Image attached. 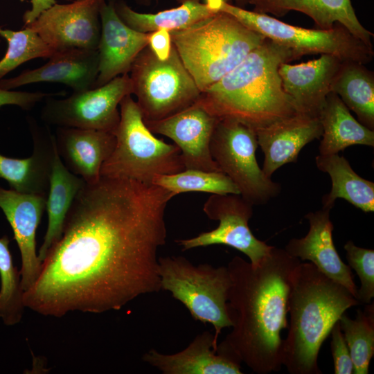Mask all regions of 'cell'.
<instances>
[{
  "label": "cell",
  "mask_w": 374,
  "mask_h": 374,
  "mask_svg": "<svg viewBox=\"0 0 374 374\" xmlns=\"http://www.w3.org/2000/svg\"><path fill=\"white\" fill-rule=\"evenodd\" d=\"M98 50L71 48L55 52L40 67L0 81V88L10 90L35 82H57L73 92L95 87L98 74Z\"/></svg>",
  "instance_id": "cell-20"
},
{
  "label": "cell",
  "mask_w": 374,
  "mask_h": 374,
  "mask_svg": "<svg viewBox=\"0 0 374 374\" xmlns=\"http://www.w3.org/2000/svg\"><path fill=\"white\" fill-rule=\"evenodd\" d=\"M10 240L0 238V318L7 326L19 323L26 308L21 274L14 265L9 249Z\"/></svg>",
  "instance_id": "cell-32"
},
{
  "label": "cell",
  "mask_w": 374,
  "mask_h": 374,
  "mask_svg": "<svg viewBox=\"0 0 374 374\" xmlns=\"http://www.w3.org/2000/svg\"><path fill=\"white\" fill-rule=\"evenodd\" d=\"M330 208L322 207L305 215L309 230L305 237L291 239L285 250L301 261L309 260L323 274L344 286L356 299L357 287L351 268L341 259L332 240Z\"/></svg>",
  "instance_id": "cell-18"
},
{
  "label": "cell",
  "mask_w": 374,
  "mask_h": 374,
  "mask_svg": "<svg viewBox=\"0 0 374 374\" xmlns=\"http://www.w3.org/2000/svg\"><path fill=\"white\" fill-rule=\"evenodd\" d=\"M344 249L349 266L355 269L361 283L356 299L368 304L374 296V250L357 247L351 240L345 244Z\"/></svg>",
  "instance_id": "cell-34"
},
{
  "label": "cell",
  "mask_w": 374,
  "mask_h": 374,
  "mask_svg": "<svg viewBox=\"0 0 374 374\" xmlns=\"http://www.w3.org/2000/svg\"><path fill=\"white\" fill-rule=\"evenodd\" d=\"M339 321L350 351L353 373L367 374L374 355L373 303L367 304L363 311L358 310L355 319L344 313Z\"/></svg>",
  "instance_id": "cell-30"
},
{
  "label": "cell",
  "mask_w": 374,
  "mask_h": 374,
  "mask_svg": "<svg viewBox=\"0 0 374 374\" xmlns=\"http://www.w3.org/2000/svg\"><path fill=\"white\" fill-rule=\"evenodd\" d=\"M152 184L168 190L175 196L188 192L240 195L236 185L222 172L185 169L175 174L157 175Z\"/></svg>",
  "instance_id": "cell-31"
},
{
  "label": "cell",
  "mask_w": 374,
  "mask_h": 374,
  "mask_svg": "<svg viewBox=\"0 0 374 374\" xmlns=\"http://www.w3.org/2000/svg\"><path fill=\"white\" fill-rule=\"evenodd\" d=\"M175 195L132 179L100 176L77 193L61 238L27 291L28 308L46 317L119 310L161 290L157 251L166 244L165 212Z\"/></svg>",
  "instance_id": "cell-1"
},
{
  "label": "cell",
  "mask_w": 374,
  "mask_h": 374,
  "mask_svg": "<svg viewBox=\"0 0 374 374\" xmlns=\"http://www.w3.org/2000/svg\"><path fill=\"white\" fill-rule=\"evenodd\" d=\"M105 1L55 3L26 26L55 52L71 48L97 50L101 30L100 10Z\"/></svg>",
  "instance_id": "cell-13"
},
{
  "label": "cell",
  "mask_w": 374,
  "mask_h": 374,
  "mask_svg": "<svg viewBox=\"0 0 374 374\" xmlns=\"http://www.w3.org/2000/svg\"><path fill=\"white\" fill-rule=\"evenodd\" d=\"M31 8L26 11L23 16L24 26L35 21L41 13L56 3V0H30Z\"/></svg>",
  "instance_id": "cell-38"
},
{
  "label": "cell",
  "mask_w": 374,
  "mask_h": 374,
  "mask_svg": "<svg viewBox=\"0 0 374 374\" xmlns=\"http://www.w3.org/2000/svg\"><path fill=\"white\" fill-rule=\"evenodd\" d=\"M28 122L33 152L25 159L10 158L0 154V178L17 192L47 197L55 151V136L48 125H41L32 117Z\"/></svg>",
  "instance_id": "cell-21"
},
{
  "label": "cell",
  "mask_w": 374,
  "mask_h": 374,
  "mask_svg": "<svg viewBox=\"0 0 374 374\" xmlns=\"http://www.w3.org/2000/svg\"><path fill=\"white\" fill-rule=\"evenodd\" d=\"M170 34L180 59L201 91L233 70L266 39L222 11Z\"/></svg>",
  "instance_id": "cell-5"
},
{
  "label": "cell",
  "mask_w": 374,
  "mask_h": 374,
  "mask_svg": "<svg viewBox=\"0 0 374 374\" xmlns=\"http://www.w3.org/2000/svg\"><path fill=\"white\" fill-rule=\"evenodd\" d=\"M319 118L322 127L319 154H338L354 145L374 146V131L356 120L334 92L328 94Z\"/></svg>",
  "instance_id": "cell-25"
},
{
  "label": "cell",
  "mask_w": 374,
  "mask_h": 374,
  "mask_svg": "<svg viewBox=\"0 0 374 374\" xmlns=\"http://www.w3.org/2000/svg\"><path fill=\"white\" fill-rule=\"evenodd\" d=\"M217 345L214 335L204 331L178 353L151 349L142 359L163 374H242L240 364L217 353Z\"/></svg>",
  "instance_id": "cell-23"
},
{
  "label": "cell",
  "mask_w": 374,
  "mask_h": 374,
  "mask_svg": "<svg viewBox=\"0 0 374 374\" xmlns=\"http://www.w3.org/2000/svg\"><path fill=\"white\" fill-rule=\"evenodd\" d=\"M255 132L265 156L262 170L271 178L281 166L296 162L303 147L321 137L322 127L319 118L296 113Z\"/></svg>",
  "instance_id": "cell-19"
},
{
  "label": "cell",
  "mask_w": 374,
  "mask_h": 374,
  "mask_svg": "<svg viewBox=\"0 0 374 374\" xmlns=\"http://www.w3.org/2000/svg\"><path fill=\"white\" fill-rule=\"evenodd\" d=\"M254 12L283 17L298 11L310 17L318 29L330 30L335 24L345 27L353 36L373 48V34L356 16L350 0H249Z\"/></svg>",
  "instance_id": "cell-24"
},
{
  "label": "cell",
  "mask_w": 374,
  "mask_h": 374,
  "mask_svg": "<svg viewBox=\"0 0 374 374\" xmlns=\"http://www.w3.org/2000/svg\"><path fill=\"white\" fill-rule=\"evenodd\" d=\"M129 75L144 122L161 120L187 108L202 93L174 46L164 61L146 46L134 60Z\"/></svg>",
  "instance_id": "cell-8"
},
{
  "label": "cell",
  "mask_w": 374,
  "mask_h": 374,
  "mask_svg": "<svg viewBox=\"0 0 374 374\" xmlns=\"http://www.w3.org/2000/svg\"><path fill=\"white\" fill-rule=\"evenodd\" d=\"M55 136L56 151L66 168L93 184L100 178L104 162L116 145L114 133L97 130L57 127Z\"/></svg>",
  "instance_id": "cell-22"
},
{
  "label": "cell",
  "mask_w": 374,
  "mask_h": 374,
  "mask_svg": "<svg viewBox=\"0 0 374 374\" xmlns=\"http://www.w3.org/2000/svg\"><path fill=\"white\" fill-rule=\"evenodd\" d=\"M135 3L142 6H150L154 0H132Z\"/></svg>",
  "instance_id": "cell-39"
},
{
  "label": "cell",
  "mask_w": 374,
  "mask_h": 374,
  "mask_svg": "<svg viewBox=\"0 0 374 374\" xmlns=\"http://www.w3.org/2000/svg\"><path fill=\"white\" fill-rule=\"evenodd\" d=\"M85 183L82 178L66 168L55 149L46 204L48 226L37 254L41 262L49 249L61 238L68 212Z\"/></svg>",
  "instance_id": "cell-26"
},
{
  "label": "cell",
  "mask_w": 374,
  "mask_h": 374,
  "mask_svg": "<svg viewBox=\"0 0 374 374\" xmlns=\"http://www.w3.org/2000/svg\"><path fill=\"white\" fill-rule=\"evenodd\" d=\"M158 262L161 290L170 292L195 321L211 323L217 344L222 329L232 326L226 304L231 285L227 266L194 265L181 256L159 257Z\"/></svg>",
  "instance_id": "cell-7"
},
{
  "label": "cell",
  "mask_w": 374,
  "mask_h": 374,
  "mask_svg": "<svg viewBox=\"0 0 374 374\" xmlns=\"http://www.w3.org/2000/svg\"><path fill=\"white\" fill-rule=\"evenodd\" d=\"M301 261L274 247L257 265L234 256L227 267L231 280L227 312L231 330L217 352L267 374L283 366V339L292 278Z\"/></svg>",
  "instance_id": "cell-2"
},
{
  "label": "cell",
  "mask_w": 374,
  "mask_h": 374,
  "mask_svg": "<svg viewBox=\"0 0 374 374\" xmlns=\"http://www.w3.org/2000/svg\"><path fill=\"white\" fill-rule=\"evenodd\" d=\"M297 59L266 38L197 101L217 118H232L254 130L267 126L297 113L278 73L281 64Z\"/></svg>",
  "instance_id": "cell-3"
},
{
  "label": "cell",
  "mask_w": 374,
  "mask_h": 374,
  "mask_svg": "<svg viewBox=\"0 0 374 374\" xmlns=\"http://www.w3.org/2000/svg\"><path fill=\"white\" fill-rule=\"evenodd\" d=\"M317 168L329 175L332 186L322 198V207L332 209L337 199H344L365 213L374 211V183L362 178L346 159L338 154H319Z\"/></svg>",
  "instance_id": "cell-27"
},
{
  "label": "cell",
  "mask_w": 374,
  "mask_h": 374,
  "mask_svg": "<svg viewBox=\"0 0 374 374\" xmlns=\"http://www.w3.org/2000/svg\"><path fill=\"white\" fill-rule=\"evenodd\" d=\"M359 301L310 262L295 269L288 300L290 316L282 364L291 374H321L319 350L333 326Z\"/></svg>",
  "instance_id": "cell-4"
},
{
  "label": "cell",
  "mask_w": 374,
  "mask_h": 374,
  "mask_svg": "<svg viewBox=\"0 0 374 374\" xmlns=\"http://www.w3.org/2000/svg\"><path fill=\"white\" fill-rule=\"evenodd\" d=\"M100 17L98 74L95 87L128 74L138 55L148 44V33L136 31L126 25L118 15L114 1L103 3Z\"/></svg>",
  "instance_id": "cell-16"
},
{
  "label": "cell",
  "mask_w": 374,
  "mask_h": 374,
  "mask_svg": "<svg viewBox=\"0 0 374 374\" xmlns=\"http://www.w3.org/2000/svg\"><path fill=\"white\" fill-rule=\"evenodd\" d=\"M219 11L231 15L249 28L290 49L299 59L306 55L330 54L343 60L366 64L374 56L373 48L339 24L330 30L304 28L267 14L246 10L225 0L221 1Z\"/></svg>",
  "instance_id": "cell-9"
},
{
  "label": "cell",
  "mask_w": 374,
  "mask_h": 374,
  "mask_svg": "<svg viewBox=\"0 0 374 374\" xmlns=\"http://www.w3.org/2000/svg\"><path fill=\"white\" fill-rule=\"evenodd\" d=\"M119 106L120 122L114 132L116 145L102 166L100 176L152 184L157 175L186 169L179 148L154 136L131 95L125 96Z\"/></svg>",
  "instance_id": "cell-6"
},
{
  "label": "cell",
  "mask_w": 374,
  "mask_h": 374,
  "mask_svg": "<svg viewBox=\"0 0 374 374\" xmlns=\"http://www.w3.org/2000/svg\"><path fill=\"white\" fill-rule=\"evenodd\" d=\"M343 61L337 56L322 54L305 62L280 64L278 73L283 88L297 113L319 118Z\"/></svg>",
  "instance_id": "cell-17"
},
{
  "label": "cell",
  "mask_w": 374,
  "mask_h": 374,
  "mask_svg": "<svg viewBox=\"0 0 374 374\" xmlns=\"http://www.w3.org/2000/svg\"><path fill=\"white\" fill-rule=\"evenodd\" d=\"M330 333L332 336L330 347L334 362V373L335 374L353 373V364L339 321L333 326Z\"/></svg>",
  "instance_id": "cell-35"
},
{
  "label": "cell",
  "mask_w": 374,
  "mask_h": 374,
  "mask_svg": "<svg viewBox=\"0 0 374 374\" xmlns=\"http://www.w3.org/2000/svg\"><path fill=\"white\" fill-rule=\"evenodd\" d=\"M132 94L128 74L119 75L88 90L73 92L67 98H45L41 110L42 121L49 125L110 132L114 134L120 122L118 107L127 95Z\"/></svg>",
  "instance_id": "cell-11"
},
{
  "label": "cell",
  "mask_w": 374,
  "mask_h": 374,
  "mask_svg": "<svg viewBox=\"0 0 374 374\" xmlns=\"http://www.w3.org/2000/svg\"><path fill=\"white\" fill-rule=\"evenodd\" d=\"M41 91H15L0 88V107L3 105H17L25 110L32 109L39 102L52 95Z\"/></svg>",
  "instance_id": "cell-36"
},
{
  "label": "cell",
  "mask_w": 374,
  "mask_h": 374,
  "mask_svg": "<svg viewBox=\"0 0 374 374\" xmlns=\"http://www.w3.org/2000/svg\"><path fill=\"white\" fill-rule=\"evenodd\" d=\"M203 211L209 219L218 221L219 225L195 237L177 240L183 251L224 244L243 253L251 264L257 265L273 247L252 233L249 221L253 215V205L240 195L213 194L205 202Z\"/></svg>",
  "instance_id": "cell-12"
},
{
  "label": "cell",
  "mask_w": 374,
  "mask_h": 374,
  "mask_svg": "<svg viewBox=\"0 0 374 374\" xmlns=\"http://www.w3.org/2000/svg\"><path fill=\"white\" fill-rule=\"evenodd\" d=\"M225 1L229 2L230 0H225ZM234 1H235V6H237L238 7H240V8H244L247 4H249V0H234Z\"/></svg>",
  "instance_id": "cell-40"
},
{
  "label": "cell",
  "mask_w": 374,
  "mask_h": 374,
  "mask_svg": "<svg viewBox=\"0 0 374 374\" xmlns=\"http://www.w3.org/2000/svg\"><path fill=\"white\" fill-rule=\"evenodd\" d=\"M258 146L253 129L232 118H218L210 143L212 158L253 206L267 204L281 190L259 166Z\"/></svg>",
  "instance_id": "cell-10"
},
{
  "label": "cell",
  "mask_w": 374,
  "mask_h": 374,
  "mask_svg": "<svg viewBox=\"0 0 374 374\" xmlns=\"http://www.w3.org/2000/svg\"><path fill=\"white\" fill-rule=\"evenodd\" d=\"M217 120L196 101L172 116L145 123L152 133L167 136L175 143L186 169L222 172L210 151Z\"/></svg>",
  "instance_id": "cell-14"
},
{
  "label": "cell",
  "mask_w": 374,
  "mask_h": 374,
  "mask_svg": "<svg viewBox=\"0 0 374 374\" xmlns=\"http://www.w3.org/2000/svg\"><path fill=\"white\" fill-rule=\"evenodd\" d=\"M148 46L157 59L166 60L170 55L173 44L170 31L160 28L148 33Z\"/></svg>",
  "instance_id": "cell-37"
},
{
  "label": "cell",
  "mask_w": 374,
  "mask_h": 374,
  "mask_svg": "<svg viewBox=\"0 0 374 374\" xmlns=\"http://www.w3.org/2000/svg\"><path fill=\"white\" fill-rule=\"evenodd\" d=\"M0 35L8 43L6 53L0 60V81L23 63L36 58H49L55 53L28 26L17 31L0 28Z\"/></svg>",
  "instance_id": "cell-33"
},
{
  "label": "cell",
  "mask_w": 374,
  "mask_h": 374,
  "mask_svg": "<svg viewBox=\"0 0 374 374\" xmlns=\"http://www.w3.org/2000/svg\"><path fill=\"white\" fill-rule=\"evenodd\" d=\"M357 121L374 131V73L365 64L344 60L331 85Z\"/></svg>",
  "instance_id": "cell-29"
},
{
  "label": "cell",
  "mask_w": 374,
  "mask_h": 374,
  "mask_svg": "<svg viewBox=\"0 0 374 374\" xmlns=\"http://www.w3.org/2000/svg\"><path fill=\"white\" fill-rule=\"evenodd\" d=\"M178 1L179 6L154 13L137 12L123 1L114 3L118 15L126 25L145 33L160 28L169 31L184 29L217 12L201 0Z\"/></svg>",
  "instance_id": "cell-28"
},
{
  "label": "cell",
  "mask_w": 374,
  "mask_h": 374,
  "mask_svg": "<svg viewBox=\"0 0 374 374\" xmlns=\"http://www.w3.org/2000/svg\"><path fill=\"white\" fill-rule=\"evenodd\" d=\"M46 204V196L0 186V208L10 224L21 253V283L24 292L33 286L40 273L42 262L36 253L35 238Z\"/></svg>",
  "instance_id": "cell-15"
}]
</instances>
